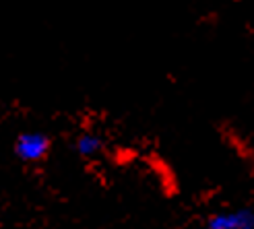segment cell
<instances>
[{
  "mask_svg": "<svg viewBox=\"0 0 254 229\" xmlns=\"http://www.w3.org/2000/svg\"><path fill=\"white\" fill-rule=\"evenodd\" d=\"M12 153L23 163H44L52 153V138L46 132H21L12 145Z\"/></svg>",
  "mask_w": 254,
  "mask_h": 229,
  "instance_id": "1",
  "label": "cell"
},
{
  "mask_svg": "<svg viewBox=\"0 0 254 229\" xmlns=\"http://www.w3.org/2000/svg\"><path fill=\"white\" fill-rule=\"evenodd\" d=\"M207 229H254V213L252 209H240L211 215L207 219Z\"/></svg>",
  "mask_w": 254,
  "mask_h": 229,
  "instance_id": "2",
  "label": "cell"
},
{
  "mask_svg": "<svg viewBox=\"0 0 254 229\" xmlns=\"http://www.w3.org/2000/svg\"><path fill=\"white\" fill-rule=\"evenodd\" d=\"M104 147V141L97 134H81L77 138V151L81 157H93L101 151Z\"/></svg>",
  "mask_w": 254,
  "mask_h": 229,
  "instance_id": "3",
  "label": "cell"
}]
</instances>
